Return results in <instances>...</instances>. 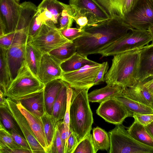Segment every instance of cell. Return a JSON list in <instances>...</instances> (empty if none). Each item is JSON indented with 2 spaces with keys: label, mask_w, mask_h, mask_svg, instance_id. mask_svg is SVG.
Here are the masks:
<instances>
[{
  "label": "cell",
  "mask_w": 153,
  "mask_h": 153,
  "mask_svg": "<svg viewBox=\"0 0 153 153\" xmlns=\"http://www.w3.org/2000/svg\"><path fill=\"white\" fill-rule=\"evenodd\" d=\"M133 29L123 18H110L86 29L85 30L90 35L79 38L73 42L76 46V52L87 56L99 54L104 48Z\"/></svg>",
  "instance_id": "cell-1"
},
{
  "label": "cell",
  "mask_w": 153,
  "mask_h": 153,
  "mask_svg": "<svg viewBox=\"0 0 153 153\" xmlns=\"http://www.w3.org/2000/svg\"><path fill=\"white\" fill-rule=\"evenodd\" d=\"M141 49L113 56L111 66L104 76L107 84L126 88L132 87L137 83Z\"/></svg>",
  "instance_id": "cell-2"
},
{
  "label": "cell",
  "mask_w": 153,
  "mask_h": 153,
  "mask_svg": "<svg viewBox=\"0 0 153 153\" xmlns=\"http://www.w3.org/2000/svg\"><path fill=\"white\" fill-rule=\"evenodd\" d=\"M90 88H72L70 106V129L76 136L78 143L90 134L92 129L93 114L88 97Z\"/></svg>",
  "instance_id": "cell-3"
},
{
  "label": "cell",
  "mask_w": 153,
  "mask_h": 153,
  "mask_svg": "<svg viewBox=\"0 0 153 153\" xmlns=\"http://www.w3.org/2000/svg\"><path fill=\"white\" fill-rule=\"evenodd\" d=\"M42 82L25 64L8 88L6 98L16 102L31 94L44 90Z\"/></svg>",
  "instance_id": "cell-4"
},
{
  "label": "cell",
  "mask_w": 153,
  "mask_h": 153,
  "mask_svg": "<svg viewBox=\"0 0 153 153\" xmlns=\"http://www.w3.org/2000/svg\"><path fill=\"white\" fill-rule=\"evenodd\" d=\"M108 134L110 141L109 153H153V147L135 140L122 124L116 125Z\"/></svg>",
  "instance_id": "cell-5"
},
{
  "label": "cell",
  "mask_w": 153,
  "mask_h": 153,
  "mask_svg": "<svg viewBox=\"0 0 153 153\" xmlns=\"http://www.w3.org/2000/svg\"><path fill=\"white\" fill-rule=\"evenodd\" d=\"M151 41V38L147 30L134 29L104 48L99 54L102 57L113 56L122 52L142 48Z\"/></svg>",
  "instance_id": "cell-6"
},
{
  "label": "cell",
  "mask_w": 153,
  "mask_h": 153,
  "mask_svg": "<svg viewBox=\"0 0 153 153\" xmlns=\"http://www.w3.org/2000/svg\"><path fill=\"white\" fill-rule=\"evenodd\" d=\"M28 42L42 53H48L54 49L70 41L65 38L52 22L44 23L39 31Z\"/></svg>",
  "instance_id": "cell-7"
},
{
  "label": "cell",
  "mask_w": 153,
  "mask_h": 153,
  "mask_svg": "<svg viewBox=\"0 0 153 153\" xmlns=\"http://www.w3.org/2000/svg\"><path fill=\"white\" fill-rule=\"evenodd\" d=\"M123 19L134 29L148 30L153 25V0H138Z\"/></svg>",
  "instance_id": "cell-8"
},
{
  "label": "cell",
  "mask_w": 153,
  "mask_h": 153,
  "mask_svg": "<svg viewBox=\"0 0 153 153\" xmlns=\"http://www.w3.org/2000/svg\"><path fill=\"white\" fill-rule=\"evenodd\" d=\"M102 63H97L85 65L76 71L63 73L61 79L73 89H78L94 86Z\"/></svg>",
  "instance_id": "cell-9"
},
{
  "label": "cell",
  "mask_w": 153,
  "mask_h": 153,
  "mask_svg": "<svg viewBox=\"0 0 153 153\" xmlns=\"http://www.w3.org/2000/svg\"><path fill=\"white\" fill-rule=\"evenodd\" d=\"M20 4L19 0H0V37L16 30Z\"/></svg>",
  "instance_id": "cell-10"
},
{
  "label": "cell",
  "mask_w": 153,
  "mask_h": 153,
  "mask_svg": "<svg viewBox=\"0 0 153 153\" xmlns=\"http://www.w3.org/2000/svg\"><path fill=\"white\" fill-rule=\"evenodd\" d=\"M96 113L105 121L116 125L122 124L126 118L133 116V114L115 97L100 103Z\"/></svg>",
  "instance_id": "cell-11"
},
{
  "label": "cell",
  "mask_w": 153,
  "mask_h": 153,
  "mask_svg": "<svg viewBox=\"0 0 153 153\" xmlns=\"http://www.w3.org/2000/svg\"><path fill=\"white\" fill-rule=\"evenodd\" d=\"M8 108L24 137L29 143L32 153H46L35 136L27 120L16 106V102L7 98Z\"/></svg>",
  "instance_id": "cell-12"
},
{
  "label": "cell",
  "mask_w": 153,
  "mask_h": 153,
  "mask_svg": "<svg viewBox=\"0 0 153 153\" xmlns=\"http://www.w3.org/2000/svg\"><path fill=\"white\" fill-rule=\"evenodd\" d=\"M69 6L57 0H43L37 7L38 19L43 23L52 22L57 27L62 11Z\"/></svg>",
  "instance_id": "cell-13"
},
{
  "label": "cell",
  "mask_w": 153,
  "mask_h": 153,
  "mask_svg": "<svg viewBox=\"0 0 153 153\" xmlns=\"http://www.w3.org/2000/svg\"><path fill=\"white\" fill-rule=\"evenodd\" d=\"M63 72L60 64L48 53L42 57L37 76L44 85L54 79H61Z\"/></svg>",
  "instance_id": "cell-14"
},
{
  "label": "cell",
  "mask_w": 153,
  "mask_h": 153,
  "mask_svg": "<svg viewBox=\"0 0 153 153\" xmlns=\"http://www.w3.org/2000/svg\"><path fill=\"white\" fill-rule=\"evenodd\" d=\"M110 18H123L129 12L138 0H95Z\"/></svg>",
  "instance_id": "cell-15"
},
{
  "label": "cell",
  "mask_w": 153,
  "mask_h": 153,
  "mask_svg": "<svg viewBox=\"0 0 153 153\" xmlns=\"http://www.w3.org/2000/svg\"><path fill=\"white\" fill-rule=\"evenodd\" d=\"M26 45L13 46L6 50L7 61L12 81L25 64Z\"/></svg>",
  "instance_id": "cell-16"
},
{
  "label": "cell",
  "mask_w": 153,
  "mask_h": 153,
  "mask_svg": "<svg viewBox=\"0 0 153 153\" xmlns=\"http://www.w3.org/2000/svg\"><path fill=\"white\" fill-rule=\"evenodd\" d=\"M16 102L17 107L26 118L36 138L47 153L48 146L41 118L28 110L19 102Z\"/></svg>",
  "instance_id": "cell-17"
},
{
  "label": "cell",
  "mask_w": 153,
  "mask_h": 153,
  "mask_svg": "<svg viewBox=\"0 0 153 153\" xmlns=\"http://www.w3.org/2000/svg\"><path fill=\"white\" fill-rule=\"evenodd\" d=\"M153 72V43H152L140 50L138 81H144L149 77Z\"/></svg>",
  "instance_id": "cell-18"
},
{
  "label": "cell",
  "mask_w": 153,
  "mask_h": 153,
  "mask_svg": "<svg viewBox=\"0 0 153 153\" xmlns=\"http://www.w3.org/2000/svg\"><path fill=\"white\" fill-rule=\"evenodd\" d=\"M123 95L153 108V97L142 82L138 81L133 86L123 88Z\"/></svg>",
  "instance_id": "cell-19"
},
{
  "label": "cell",
  "mask_w": 153,
  "mask_h": 153,
  "mask_svg": "<svg viewBox=\"0 0 153 153\" xmlns=\"http://www.w3.org/2000/svg\"><path fill=\"white\" fill-rule=\"evenodd\" d=\"M19 101L28 110L39 117L46 112L44 90L29 95Z\"/></svg>",
  "instance_id": "cell-20"
},
{
  "label": "cell",
  "mask_w": 153,
  "mask_h": 153,
  "mask_svg": "<svg viewBox=\"0 0 153 153\" xmlns=\"http://www.w3.org/2000/svg\"><path fill=\"white\" fill-rule=\"evenodd\" d=\"M61 79L51 81L45 85L44 95L46 113L51 115L53 107L57 96L64 84Z\"/></svg>",
  "instance_id": "cell-21"
},
{
  "label": "cell",
  "mask_w": 153,
  "mask_h": 153,
  "mask_svg": "<svg viewBox=\"0 0 153 153\" xmlns=\"http://www.w3.org/2000/svg\"><path fill=\"white\" fill-rule=\"evenodd\" d=\"M69 85L64 82L54 102L51 116L54 124L56 125L63 120L65 114L67 103L68 88Z\"/></svg>",
  "instance_id": "cell-22"
},
{
  "label": "cell",
  "mask_w": 153,
  "mask_h": 153,
  "mask_svg": "<svg viewBox=\"0 0 153 153\" xmlns=\"http://www.w3.org/2000/svg\"><path fill=\"white\" fill-rule=\"evenodd\" d=\"M123 88L118 85L107 84L88 93V99L89 102L101 103L108 99L122 96Z\"/></svg>",
  "instance_id": "cell-23"
},
{
  "label": "cell",
  "mask_w": 153,
  "mask_h": 153,
  "mask_svg": "<svg viewBox=\"0 0 153 153\" xmlns=\"http://www.w3.org/2000/svg\"><path fill=\"white\" fill-rule=\"evenodd\" d=\"M71 6L70 14L76 22L77 28L85 30L100 22L95 16L89 11Z\"/></svg>",
  "instance_id": "cell-24"
},
{
  "label": "cell",
  "mask_w": 153,
  "mask_h": 153,
  "mask_svg": "<svg viewBox=\"0 0 153 153\" xmlns=\"http://www.w3.org/2000/svg\"><path fill=\"white\" fill-rule=\"evenodd\" d=\"M37 11V7L30 1L21 3L16 30H23L27 32L28 27Z\"/></svg>",
  "instance_id": "cell-25"
},
{
  "label": "cell",
  "mask_w": 153,
  "mask_h": 153,
  "mask_svg": "<svg viewBox=\"0 0 153 153\" xmlns=\"http://www.w3.org/2000/svg\"><path fill=\"white\" fill-rule=\"evenodd\" d=\"M69 4L89 11L95 16L100 22L110 18L95 0H69Z\"/></svg>",
  "instance_id": "cell-26"
},
{
  "label": "cell",
  "mask_w": 153,
  "mask_h": 153,
  "mask_svg": "<svg viewBox=\"0 0 153 153\" xmlns=\"http://www.w3.org/2000/svg\"><path fill=\"white\" fill-rule=\"evenodd\" d=\"M97 62L89 59L87 56L76 52L69 59L60 64L63 73L72 72L78 70L85 65Z\"/></svg>",
  "instance_id": "cell-27"
},
{
  "label": "cell",
  "mask_w": 153,
  "mask_h": 153,
  "mask_svg": "<svg viewBox=\"0 0 153 153\" xmlns=\"http://www.w3.org/2000/svg\"><path fill=\"white\" fill-rule=\"evenodd\" d=\"M42 55L39 50L27 42L25 47V63L36 76Z\"/></svg>",
  "instance_id": "cell-28"
},
{
  "label": "cell",
  "mask_w": 153,
  "mask_h": 153,
  "mask_svg": "<svg viewBox=\"0 0 153 153\" xmlns=\"http://www.w3.org/2000/svg\"><path fill=\"white\" fill-rule=\"evenodd\" d=\"M28 39L27 32L16 30L0 37V47L6 50L13 46L26 45Z\"/></svg>",
  "instance_id": "cell-29"
},
{
  "label": "cell",
  "mask_w": 153,
  "mask_h": 153,
  "mask_svg": "<svg viewBox=\"0 0 153 153\" xmlns=\"http://www.w3.org/2000/svg\"><path fill=\"white\" fill-rule=\"evenodd\" d=\"M6 50L5 49L0 47V91L6 97L7 89L12 80L7 61Z\"/></svg>",
  "instance_id": "cell-30"
},
{
  "label": "cell",
  "mask_w": 153,
  "mask_h": 153,
  "mask_svg": "<svg viewBox=\"0 0 153 153\" xmlns=\"http://www.w3.org/2000/svg\"><path fill=\"white\" fill-rule=\"evenodd\" d=\"M76 52L73 42H68L50 51L48 53L59 64L66 61Z\"/></svg>",
  "instance_id": "cell-31"
},
{
  "label": "cell",
  "mask_w": 153,
  "mask_h": 153,
  "mask_svg": "<svg viewBox=\"0 0 153 153\" xmlns=\"http://www.w3.org/2000/svg\"><path fill=\"white\" fill-rule=\"evenodd\" d=\"M130 135L137 141L146 145L153 147V140L147 131L145 126L134 120L127 130Z\"/></svg>",
  "instance_id": "cell-32"
},
{
  "label": "cell",
  "mask_w": 153,
  "mask_h": 153,
  "mask_svg": "<svg viewBox=\"0 0 153 153\" xmlns=\"http://www.w3.org/2000/svg\"><path fill=\"white\" fill-rule=\"evenodd\" d=\"M114 97L133 114L153 113V108L151 107L128 98L123 95Z\"/></svg>",
  "instance_id": "cell-33"
},
{
  "label": "cell",
  "mask_w": 153,
  "mask_h": 153,
  "mask_svg": "<svg viewBox=\"0 0 153 153\" xmlns=\"http://www.w3.org/2000/svg\"><path fill=\"white\" fill-rule=\"evenodd\" d=\"M92 131V140L96 152L100 150H109L110 141L108 133L98 126L94 128Z\"/></svg>",
  "instance_id": "cell-34"
},
{
  "label": "cell",
  "mask_w": 153,
  "mask_h": 153,
  "mask_svg": "<svg viewBox=\"0 0 153 153\" xmlns=\"http://www.w3.org/2000/svg\"><path fill=\"white\" fill-rule=\"evenodd\" d=\"M22 149L23 148L16 142L9 132L0 122V150L9 149L7 153H14L15 149Z\"/></svg>",
  "instance_id": "cell-35"
},
{
  "label": "cell",
  "mask_w": 153,
  "mask_h": 153,
  "mask_svg": "<svg viewBox=\"0 0 153 153\" xmlns=\"http://www.w3.org/2000/svg\"><path fill=\"white\" fill-rule=\"evenodd\" d=\"M0 122L7 130L15 131L24 137L7 106L5 108H0Z\"/></svg>",
  "instance_id": "cell-36"
},
{
  "label": "cell",
  "mask_w": 153,
  "mask_h": 153,
  "mask_svg": "<svg viewBox=\"0 0 153 153\" xmlns=\"http://www.w3.org/2000/svg\"><path fill=\"white\" fill-rule=\"evenodd\" d=\"M43 125L44 130L47 143L48 149L51 146L54 137L56 125L53 123L51 115L46 112L41 117Z\"/></svg>",
  "instance_id": "cell-37"
},
{
  "label": "cell",
  "mask_w": 153,
  "mask_h": 153,
  "mask_svg": "<svg viewBox=\"0 0 153 153\" xmlns=\"http://www.w3.org/2000/svg\"><path fill=\"white\" fill-rule=\"evenodd\" d=\"M90 133L80 141L73 153H96Z\"/></svg>",
  "instance_id": "cell-38"
},
{
  "label": "cell",
  "mask_w": 153,
  "mask_h": 153,
  "mask_svg": "<svg viewBox=\"0 0 153 153\" xmlns=\"http://www.w3.org/2000/svg\"><path fill=\"white\" fill-rule=\"evenodd\" d=\"M59 31L65 38L71 42H73L79 38L88 36L90 34L85 30L78 28L69 27Z\"/></svg>",
  "instance_id": "cell-39"
},
{
  "label": "cell",
  "mask_w": 153,
  "mask_h": 153,
  "mask_svg": "<svg viewBox=\"0 0 153 153\" xmlns=\"http://www.w3.org/2000/svg\"><path fill=\"white\" fill-rule=\"evenodd\" d=\"M57 124L55 126L52 143L49 149L48 153H65V148L60 136Z\"/></svg>",
  "instance_id": "cell-40"
},
{
  "label": "cell",
  "mask_w": 153,
  "mask_h": 153,
  "mask_svg": "<svg viewBox=\"0 0 153 153\" xmlns=\"http://www.w3.org/2000/svg\"><path fill=\"white\" fill-rule=\"evenodd\" d=\"M70 5L62 11L59 19L58 28L59 30H64L71 26L74 20L70 13Z\"/></svg>",
  "instance_id": "cell-41"
},
{
  "label": "cell",
  "mask_w": 153,
  "mask_h": 153,
  "mask_svg": "<svg viewBox=\"0 0 153 153\" xmlns=\"http://www.w3.org/2000/svg\"><path fill=\"white\" fill-rule=\"evenodd\" d=\"M44 23L38 19L36 13L31 21L27 29L28 38H31L36 35L41 29Z\"/></svg>",
  "instance_id": "cell-42"
},
{
  "label": "cell",
  "mask_w": 153,
  "mask_h": 153,
  "mask_svg": "<svg viewBox=\"0 0 153 153\" xmlns=\"http://www.w3.org/2000/svg\"><path fill=\"white\" fill-rule=\"evenodd\" d=\"M16 142L23 149L30 151L32 153L30 146L24 137L21 135L16 132L8 131Z\"/></svg>",
  "instance_id": "cell-43"
},
{
  "label": "cell",
  "mask_w": 153,
  "mask_h": 153,
  "mask_svg": "<svg viewBox=\"0 0 153 153\" xmlns=\"http://www.w3.org/2000/svg\"><path fill=\"white\" fill-rule=\"evenodd\" d=\"M132 117L137 122L145 126L153 121V113L141 114L133 113Z\"/></svg>",
  "instance_id": "cell-44"
},
{
  "label": "cell",
  "mask_w": 153,
  "mask_h": 153,
  "mask_svg": "<svg viewBox=\"0 0 153 153\" xmlns=\"http://www.w3.org/2000/svg\"><path fill=\"white\" fill-rule=\"evenodd\" d=\"M78 143L76 136L70 130V134L67 143L66 153H73Z\"/></svg>",
  "instance_id": "cell-45"
},
{
  "label": "cell",
  "mask_w": 153,
  "mask_h": 153,
  "mask_svg": "<svg viewBox=\"0 0 153 153\" xmlns=\"http://www.w3.org/2000/svg\"><path fill=\"white\" fill-rule=\"evenodd\" d=\"M102 64L101 68L97 76L94 86L97 85L101 82H105L104 76L108 71L109 65L107 62H103Z\"/></svg>",
  "instance_id": "cell-46"
},
{
  "label": "cell",
  "mask_w": 153,
  "mask_h": 153,
  "mask_svg": "<svg viewBox=\"0 0 153 153\" xmlns=\"http://www.w3.org/2000/svg\"><path fill=\"white\" fill-rule=\"evenodd\" d=\"M57 124L60 136L65 148L66 153L67 145L66 134L65 124L62 120L59 122Z\"/></svg>",
  "instance_id": "cell-47"
},
{
  "label": "cell",
  "mask_w": 153,
  "mask_h": 153,
  "mask_svg": "<svg viewBox=\"0 0 153 153\" xmlns=\"http://www.w3.org/2000/svg\"><path fill=\"white\" fill-rule=\"evenodd\" d=\"M142 82L143 85L148 90L153 97V78L147 79Z\"/></svg>",
  "instance_id": "cell-48"
},
{
  "label": "cell",
  "mask_w": 153,
  "mask_h": 153,
  "mask_svg": "<svg viewBox=\"0 0 153 153\" xmlns=\"http://www.w3.org/2000/svg\"><path fill=\"white\" fill-rule=\"evenodd\" d=\"M1 91L0 92V108H5L8 106L7 98Z\"/></svg>",
  "instance_id": "cell-49"
},
{
  "label": "cell",
  "mask_w": 153,
  "mask_h": 153,
  "mask_svg": "<svg viewBox=\"0 0 153 153\" xmlns=\"http://www.w3.org/2000/svg\"><path fill=\"white\" fill-rule=\"evenodd\" d=\"M146 129L150 137L153 140V123L145 126Z\"/></svg>",
  "instance_id": "cell-50"
},
{
  "label": "cell",
  "mask_w": 153,
  "mask_h": 153,
  "mask_svg": "<svg viewBox=\"0 0 153 153\" xmlns=\"http://www.w3.org/2000/svg\"><path fill=\"white\" fill-rule=\"evenodd\" d=\"M150 36L152 43H153V25L151 26L148 30Z\"/></svg>",
  "instance_id": "cell-51"
},
{
  "label": "cell",
  "mask_w": 153,
  "mask_h": 153,
  "mask_svg": "<svg viewBox=\"0 0 153 153\" xmlns=\"http://www.w3.org/2000/svg\"><path fill=\"white\" fill-rule=\"evenodd\" d=\"M153 78V72H152V74L149 77V78H148L147 79H151V78Z\"/></svg>",
  "instance_id": "cell-52"
},
{
  "label": "cell",
  "mask_w": 153,
  "mask_h": 153,
  "mask_svg": "<svg viewBox=\"0 0 153 153\" xmlns=\"http://www.w3.org/2000/svg\"><path fill=\"white\" fill-rule=\"evenodd\" d=\"M152 122L153 123V122Z\"/></svg>",
  "instance_id": "cell-53"
}]
</instances>
